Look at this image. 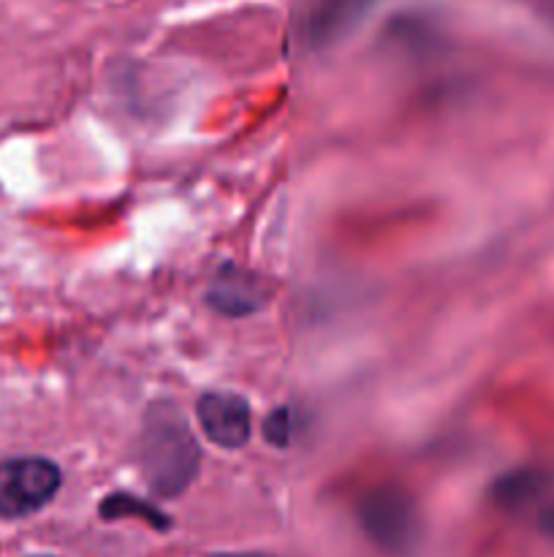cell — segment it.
<instances>
[{"mask_svg":"<svg viewBox=\"0 0 554 557\" xmlns=\"http://www.w3.org/2000/svg\"><path fill=\"white\" fill-rule=\"evenodd\" d=\"M139 466L152 493L161 498H177L201 466V449L190 433L188 419L172 403H155L144 411L139 433Z\"/></svg>","mask_w":554,"mask_h":557,"instance_id":"1","label":"cell"},{"mask_svg":"<svg viewBox=\"0 0 554 557\" xmlns=\"http://www.w3.org/2000/svg\"><path fill=\"white\" fill-rule=\"evenodd\" d=\"M356 520L364 536L383 555L411 557L421 547V509L400 484H380L364 493L356 506Z\"/></svg>","mask_w":554,"mask_h":557,"instance_id":"2","label":"cell"},{"mask_svg":"<svg viewBox=\"0 0 554 557\" xmlns=\"http://www.w3.org/2000/svg\"><path fill=\"white\" fill-rule=\"evenodd\" d=\"M60 468L43 457L0 462V517H25L43 509L58 495Z\"/></svg>","mask_w":554,"mask_h":557,"instance_id":"3","label":"cell"},{"mask_svg":"<svg viewBox=\"0 0 554 557\" xmlns=\"http://www.w3.org/2000/svg\"><path fill=\"white\" fill-rule=\"evenodd\" d=\"M269 297L272 286L266 283V277L239 264H223L212 275L210 292H206L210 308L226 319H242V315L255 313L269 302Z\"/></svg>","mask_w":554,"mask_h":557,"instance_id":"4","label":"cell"},{"mask_svg":"<svg viewBox=\"0 0 554 557\" xmlns=\"http://www.w3.org/2000/svg\"><path fill=\"white\" fill-rule=\"evenodd\" d=\"M196 419L206 438L221 449H242L253 435L248 400L234 392H206L196 403Z\"/></svg>","mask_w":554,"mask_h":557,"instance_id":"5","label":"cell"},{"mask_svg":"<svg viewBox=\"0 0 554 557\" xmlns=\"http://www.w3.org/2000/svg\"><path fill=\"white\" fill-rule=\"evenodd\" d=\"M373 5V0H318L310 14L307 36L313 47H329L340 41Z\"/></svg>","mask_w":554,"mask_h":557,"instance_id":"6","label":"cell"},{"mask_svg":"<svg viewBox=\"0 0 554 557\" xmlns=\"http://www.w3.org/2000/svg\"><path fill=\"white\" fill-rule=\"evenodd\" d=\"M98 511H101L103 520H123V517L128 520V517H139L141 522L152 525L155 531H168V528H172V520H168L163 511H158L152 504H147V500L136 498V495H128V493L109 495Z\"/></svg>","mask_w":554,"mask_h":557,"instance_id":"7","label":"cell"},{"mask_svg":"<svg viewBox=\"0 0 554 557\" xmlns=\"http://www.w3.org/2000/svg\"><path fill=\"white\" fill-rule=\"evenodd\" d=\"M264 438L266 444L277 446V449H288L297 438V430H299V417L293 413V408L280 406L264 419Z\"/></svg>","mask_w":554,"mask_h":557,"instance_id":"8","label":"cell"},{"mask_svg":"<svg viewBox=\"0 0 554 557\" xmlns=\"http://www.w3.org/2000/svg\"><path fill=\"white\" fill-rule=\"evenodd\" d=\"M532 5H536V9H541L543 14H549L554 20V0H530Z\"/></svg>","mask_w":554,"mask_h":557,"instance_id":"9","label":"cell"}]
</instances>
